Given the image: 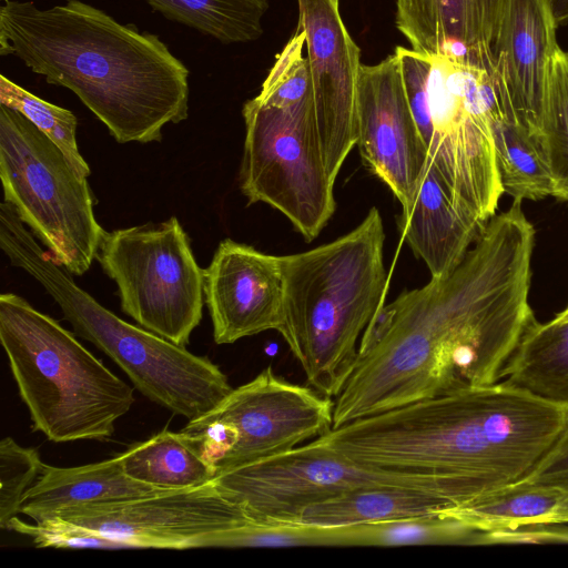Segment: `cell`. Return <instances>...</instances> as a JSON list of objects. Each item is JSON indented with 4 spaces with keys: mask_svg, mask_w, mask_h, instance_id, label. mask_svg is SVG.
<instances>
[{
    "mask_svg": "<svg viewBox=\"0 0 568 568\" xmlns=\"http://www.w3.org/2000/svg\"><path fill=\"white\" fill-rule=\"evenodd\" d=\"M353 546V526L316 527L302 524L257 523L201 538L200 547Z\"/></svg>",
    "mask_w": 568,
    "mask_h": 568,
    "instance_id": "obj_28",
    "label": "cell"
},
{
    "mask_svg": "<svg viewBox=\"0 0 568 568\" xmlns=\"http://www.w3.org/2000/svg\"><path fill=\"white\" fill-rule=\"evenodd\" d=\"M296 2L297 27L305 34L321 150L326 171L335 182L356 145L361 49L343 21L339 0Z\"/></svg>",
    "mask_w": 568,
    "mask_h": 568,
    "instance_id": "obj_15",
    "label": "cell"
},
{
    "mask_svg": "<svg viewBox=\"0 0 568 568\" xmlns=\"http://www.w3.org/2000/svg\"><path fill=\"white\" fill-rule=\"evenodd\" d=\"M566 54H567V58H568V52H566Z\"/></svg>",
    "mask_w": 568,
    "mask_h": 568,
    "instance_id": "obj_36",
    "label": "cell"
},
{
    "mask_svg": "<svg viewBox=\"0 0 568 568\" xmlns=\"http://www.w3.org/2000/svg\"><path fill=\"white\" fill-rule=\"evenodd\" d=\"M486 223L459 207L435 165L428 160L399 229L432 278L449 275L476 242Z\"/></svg>",
    "mask_w": 568,
    "mask_h": 568,
    "instance_id": "obj_18",
    "label": "cell"
},
{
    "mask_svg": "<svg viewBox=\"0 0 568 568\" xmlns=\"http://www.w3.org/2000/svg\"><path fill=\"white\" fill-rule=\"evenodd\" d=\"M0 179L3 201L55 263L75 276L89 271L104 230L87 178L28 119L1 103Z\"/></svg>",
    "mask_w": 568,
    "mask_h": 568,
    "instance_id": "obj_8",
    "label": "cell"
},
{
    "mask_svg": "<svg viewBox=\"0 0 568 568\" xmlns=\"http://www.w3.org/2000/svg\"><path fill=\"white\" fill-rule=\"evenodd\" d=\"M334 399L311 386L291 383L268 366L233 388L199 420H223L237 442L217 473L293 449L333 429Z\"/></svg>",
    "mask_w": 568,
    "mask_h": 568,
    "instance_id": "obj_13",
    "label": "cell"
},
{
    "mask_svg": "<svg viewBox=\"0 0 568 568\" xmlns=\"http://www.w3.org/2000/svg\"><path fill=\"white\" fill-rule=\"evenodd\" d=\"M568 432V406L507 382L418 400L316 439L366 467L454 483L466 501L521 481Z\"/></svg>",
    "mask_w": 568,
    "mask_h": 568,
    "instance_id": "obj_2",
    "label": "cell"
},
{
    "mask_svg": "<svg viewBox=\"0 0 568 568\" xmlns=\"http://www.w3.org/2000/svg\"><path fill=\"white\" fill-rule=\"evenodd\" d=\"M0 53L71 90L119 143L161 141L189 115V70L155 34L80 0H4Z\"/></svg>",
    "mask_w": 568,
    "mask_h": 568,
    "instance_id": "obj_3",
    "label": "cell"
},
{
    "mask_svg": "<svg viewBox=\"0 0 568 568\" xmlns=\"http://www.w3.org/2000/svg\"><path fill=\"white\" fill-rule=\"evenodd\" d=\"M548 7L556 24L564 26L568 23V0H547Z\"/></svg>",
    "mask_w": 568,
    "mask_h": 568,
    "instance_id": "obj_35",
    "label": "cell"
},
{
    "mask_svg": "<svg viewBox=\"0 0 568 568\" xmlns=\"http://www.w3.org/2000/svg\"><path fill=\"white\" fill-rule=\"evenodd\" d=\"M95 260L116 284L122 312L185 347L200 324L204 270L178 217L103 232Z\"/></svg>",
    "mask_w": 568,
    "mask_h": 568,
    "instance_id": "obj_10",
    "label": "cell"
},
{
    "mask_svg": "<svg viewBox=\"0 0 568 568\" xmlns=\"http://www.w3.org/2000/svg\"><path fill=\"white\" fill-rule=\"evenodd\" d=\"M125 474L156 488L176 490L213 481L217 470L202 454L196 439L168 428L132 445L121 454Z\"/></svg>",
    "mask_w": 568,
    "mask_h": 568,
    "instance_id": "obj_24",
    "label": "cell"
},
{
    "mask_svg": "<svg viewBox=\"0 0 568 568\" xmlns=\"http://www.w3.org/2000/svg\"><path fill=\"white\" fill-rule=\"evenodd\" d=\"M0 247L11 265L42 285L74 333L111 358L150 400L193 420L214 409L233 389L207 357L130 324L102 306L43 250L7 202L0 204Z\"/></svg>",
    "mask_w": 568,
    "mask_h": 568,
    "instance_id": "obj_5",
    "label": "cell"
},
{
    "mask_svg": "<svg viewBox=\"0 0 568 568\" xmlns=\"http://www.w3.org/2000/svg\"><path fill=\"white\" fill-rule=\"evenodd\" d=\"M385 231L372 207L347 234L306 252L280 256L284 280L278 333L308 385L335 398L349 378L358 339L384 305L388 276Z\"/></svg>",
    "mask_w": 568,
    "mask_h": 568,
    "instance_id": "obj_4",
    "label": "cell"
},
{
    "mask_svg": "<svg viewBox=\"0 0 568 568\" xmlns=\"http://www.w3.org/2000/svg\"><path fill=\"white\" fill-rule=\"evenodd\" d=\"M480 532L568 524V490L525 479L442 511Z\"/></svg>",
    "mask_w": 568,
    "mask_h": 568,
    "instance_id": "obj_22",
    "label": "cell"
},
{
    "mask_svg": "<svg viewBox=\"0 0 568 568\" xmlns=\"http://www.w3.org/2000/svg\"><path fill=\"white\" fill-rule=\"evenodd\" d=\"M542 133L555 180L554 196L568 201V58L561 49L552 65Z\"/></svg>",
    "mask_w": 568,
    "mask_h": 568,
    "instance_id": "obj_30",
    "label": "cell"
},
{
    "mask_svg": "<svg viewBox=\"0 0 568 568\" xmlns=\"http://www.w3.org/2000/svg\"><path fill=\"white\" fill-rule=\"evenodd\" d=\"M0 103L21 113L47 135L80 176L88 178L91 174L78 148V120L70 110L40 99L4 75L0 77Z\"/></svg>",
    "mask_w": 568,
    "mask_h": 568,
    "instance_id": "obj_29",
    "label": "cell"
},
{
    "mask_svg": "<svg viewBox=\"0 0 568 568\" xmlns=\"http://www.w3.org/2000/svg\"><path fill=\"white\" fill-rule=\"evenodd\" d=\"M240 187L247 203L283 213L311 242L334 214V183L325 168L314 100L277 108L247 100Z\"/></svg>",
    "mask_w": 568,
    "mask_h": 568,
    "instance_id": "obj_9",
    "label": "cell"
},
{
    "mask_svg": "<svg viewBox=\"0 0 568 568\" xmlns=\"http://www.w3.org/2000/svg\"><path fill=\"white\" fill-rule=\"evenodd\" d=\"M166 19L224 44L255 41L263 34L268 0H144Z\"/></svg>",
    "mask_w": 568,
    "mask_h": 568,
    "instance_id": "obj_26",
    "label": "cell"
},
{
    "mask_svg": "<svg viewBox=\"0 0 568 568\" xmlns=\"http://www.w3.org/2000/svg\"><path fill=\"white\" fill-rule=\"evenodd\" d=\"M213 484L257 523L298 524L306 507L372 486L414 487L450 496L449 483L444 477L362 466L316 438L220 471Z\"/></svg>",
    "mask_w": 568,
    "mask_h": 568,
    "instance_id": "obj_11",
    "label": "cell"
},
{
    "mask_svg": "<svg viewBox=\"0 0 568 568\" xmlns=\"http://www.w3.org/2000/svg\"><path fill=\"white\" fill-rule=\"evenodd\" d=\"M305 49V34L296 28L277 53L256 98L277 108H292L314 100L313 82Z\"/></svg>",
    "mask_w": 568,
    "mask_h": 568,
    "instance_id": "obj_31",
    "label": "cell"
},
{
    "mask_svg": "<svg viewBox=\"0 0 568 568\" xmlns=\"http://www.w3.org/2000/svg\"><path fill=\"white\" fill-rule=\"evenodd\" d=\"M566 308H568V305H567V307H566Z\"/></svg>",
    "mask_w": 568,
    "mask_h": 568,
    "instance_id": "obj_37",
    "label": "cell"
},
{
    "mask_svg": "<svg viewBox=\"0 0 568 568\" xmlns=\"http://www.w3.org/2000/svg\"><path fill=\"white\" fill-rule=\"evenodd\" d=\"M458 504L435 491L405 486H372L306 507L298 524L347 527L439 514Z\"/></svg>",
    "mask_w": 568,
    "mask_h": 568,
    "instance_id": "obj_21",
    "label": "cell"
},
{
    "mask_svg": "<svg viewBox=\"0 0 568 568\" xmlns=\"http://www.w3.org/2000/svg\"><path fill=\"white\" fill-rule=\"evenodd\" d=\"M163 490L169 489L130 478L124 471L121 455L75 467L45 465L26 493L20 513L39 523L64 508L121 501Z\"/></svg>",
    "mask_w": 568,
    "mask_h": 568,
    "instance_id": "obj_20",
    "label": "cell"
},
{
    "mask_svg": "<svg viewBox=\"0 0 568 568\" xmlns=\"http://www.w3.org/2000/svg\"><path fill=\"white\" fill-rule=\"evenodd\" d=\"M52 517L93 530L128 548L168 549L195 548L203 537L253 521L213 481L121 501L64 508Z\"/></svg>",
    "mask_w": 568,
    "mask_h": 568,
    "instance_id": "obj_12",
    "label": "cell"
},
{
    "mask_svg": "<svg viewBox=\"0 0 568 568\" xmlns=\"http://www.w3.org/2000/svg\"><path fill=\"white\" fill-rule=\"evenodd\" d=\"M479 536L480 531L442 513L353 526L354 546L478 545Z\"/></svg>",
    "mask_w": 568,
    "mask_h": 568,
    "instance_id": "obj_27",
    "label": "cell"
},
{
    "mask_svg": "<svg viewBox=\"0 0 568 568\" xmlns=\"http://www.w3.org/2000/svg\"><path fill=\"white\" fill-rule=\"evenodd\" d=\"M204 300L216 344L278 332L284 303L280 256L224 239L204 270Z\"/></svg>",
    "mask_w": 568,
    "mask_h": 568,
    "instance_id": "obj_16",
    "label": "cell"
},
{
    "mask_svg": "<svg viewBox=\"0 0 568 568\" xmlns=\"http://www.w3.org/2000/svg\"><path fill=\"white\" fill-rule=\"evenodd\" d=\"M525 480L534 485L568 490V434Z\"/></svg>",
    "mask_w": 568,
    "mask_h": 568,
    "instance_id": "obj_34",
    "label": "cell"
},
{
    "mask_svg": "<svg viewBox=\"0 0 568 568\" xmlns=\"http://www.w3.org/2000/svg\"><path fill=\"white\" fill-rule=\"evenodd\" d=\"M567 434H568V432H567Z\"/></svg>",
    "mask_w": 568,
    "mask_h": 568,
    "instance_id": "obj_38",
    "label": "cell"
},
{
    "mask_svg": "<svg viewBox=\"0 0 568 568\" xmlns=\"http://www.w3.org/2000/svg\"><path fill=\"white\" fill-rule=\"evenodd\" d=\"M506 3L507 0H396L395 23L415 51L494 54Z\"/></svg>",
    "mask_w": 568,
    "mask_h": 568,
    "instance_id": "obj_19",
    "label": "cell"
},
{
    "mask_svg": "<svg viewBox=\"0 0 568 568\" xmlns=\"http://www.w3.org/2000/svg\"><path fill=\"white\" fill-rule=\"evenodd\" d=\"M534 243L535 227L514 200L449 275L384 304L334 399L333 428L500 381L535 320L528 302Z\"/></svg>",
    "mask_w": 568,
    "mask_h": 568,
    "instance_id": "obj_1",
    "label": "cell"
},
{
    "mask_svg": "<svg viewBox=\"0 0 568 568\" xmlns=\"http://www.w3.org/2000/svg\"><path fill=\"white\" fill-rule=\"evenodd\" d=\"M491 132L504 193L519 201L554 196L555 180L544 140L503 119H493Z\"/></svg>",
    "mask_w": 568,
    "mask_h": 568,
    "instance_id": "obj_25",
    "label": "cell"
},
{
    "mask_svg": "<svg viewBox=\"0 0 568 568\" xmlns=\"http://www.w3.org/2000/svg\"><path fill=\"white\" fill-rule=\"evenodd\" d=\"M557 27L547 0H507L493 47L507 119L542 140L548 88L560 50Z\"/></svg>",
    "mask_w": 568,
    "mask_h": 568,
    "instance_id": "obj_17",
    "label": "cell"
},
{
    "mask_svg": "<svg viewBox=\"0 0 568 568\" xmlns=\"http://www.w3.org/2000/svg\"><path fill=\"white\" fill-rule=\"evenodd\" d=\"M44 464L38 450L24 447L12 437L0 442V527L20 514L21 501L42 474Z\"/></svg>",
    "mask_w": 568,
    "mask_h": 568,
    "instance_id": "obj_32",
    "label": "cell"
},
{
    "mask_svg": "<svg viewBox=\"0 0 568 568\" xmlns=\"http://www.w3.org/2000/svg\"><path fill=\"white\" fill-rule=\"evenodd\" d=\"M503 378L568 406V308L547 323L531 322L503 369Z\"/></svg>",
    "mask_w": 568,
    "mask_h": 568,
    "instance_id": "obj_23",
    "label": "cell"
},
{
    "mask_svg": "<svg viewBox=\"0 0 568 568\" xmlns=\"http://www.w3.org/2000/svg\"><path fill=\"white\" fill-rule=\"evenodd\" d=\"M415 122L454 201L487 223L504 193L491 132L506 119L494 55L470 51L425 53L396 47Z\"/></svg>",
    "mask_w": 568,
    "mask_h": 568,
    "instance_id": "obj_6",
    "label": "cell"
},
{
    "mask_svg": "<svg viewBox=\"0 0 568 568\" xmlns=\"http://www.w3.org/2000/svg\"><path fill=\"white\" fill-rule=\"evenodd\" d=\"M356 145L364 165L384 182L406 213L428 162L394 52L362 64L356 100Z\"/></svg>",
    "mask_w": 568,
    "mask_h": 568,
    "instance_id": "obj_14",
    "label": "cell"
},
{
    "mask_svg": "<svg viewBox=\"0 0 568 568\" xmlns=\"http://www.w3.org/2000/svg\"><path fill=\"white\" fill-rule=\"evenodd\" d=\"M7 529L31 538L37 547L53 548H128L120 541L102 536L93 530L77 526L59 517L29 524L13 517Z\"/></svg>",
    "mask_w": 568,
    "mask_h": 568,
    "instance_id": "obj_33",
    "label": "cell"
},
{
    "mask_svg": "<svg viewBox=\"0 0 568 568\" xmlns=\"http://www.w3.org/2000/svg\"><path fill=\"white\" fill-rule=\"evenodd\" d=\"M0 341L32 429L51 442L105 440L134 404L129 384L13 293L0 295Z\"/></svg>",
    "mask_w": 568,
    "mask_h": 568,
    "instance_id": "obj_7",
    "label": "cell"
}]
</instances>
